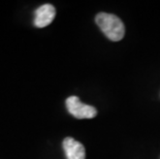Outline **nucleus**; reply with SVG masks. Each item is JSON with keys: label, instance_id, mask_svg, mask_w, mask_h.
Instances as JSON below:
<instances>
[{"label": "nucleus", "instance_id": "f03ea898", "mask_svg": "<svg viewBox=\"0 0 160 159\" xmlns=\"http://www.w3.org/2000/svg\"><path fill=\"white\" fill-rule=\"evenodd\" d=\"M66 107L69 113L77 119H91L97 115V111L94 107L83 103L77 96H70L67 98Z\"/></svg>", "mask_w": 160, "mask_h": 159}, {"label": "nucleus", "instance_id": "20e7f679", "mask_svg": "<svg viewBox=\"0 0 160 159\" xmlns=\"http://www.w3.org/2000/svg\"><path fill=\"white\" fill-rule=\"evenodd\" d=\"M63 149L67 159H85L86 151L80 142L73 140L72 137H66L63 141Z\"/></svg>", "mask_w": 160, "mask_h": 159}, {"label": "nucleus", "instance_id": "7ed1b4c3", "mask_svg": "<svg viewBox=\"0 0 160 159\" xmlns=\"http://www.w3.org/2000/svg\"><path fill=\"white\" fill-rule=\"evenodd\" d=\"M56 9L52 4H43L35 11L34 25L37 28H43L53 22Z\"/></svg>", "mask_w": 160, "mask_h": 159}, {"label": "nucleus", "instance_id": "f257e3e1", "mask_svg": "<svg viewBox=\"0 0 160 159\" xmlns=\"http://www.w3.org/2000/svg\"><path fill=\"white\" fill-rule=\"evenodd\" d=\"M95 21L101 31L112 42H119L124 37L125 26L117 16L100 12L96 16Z\"/></svg>", "mask_w": 160, "mask_h": 159}]
</instances>
